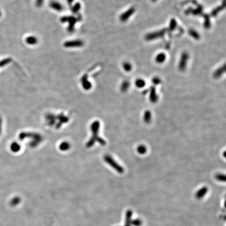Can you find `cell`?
Returning a JSON list of instances; mask_svg holds the SVG:
<instances>
[{"instance_id":"29","label":"cell","mask_w":226,"mask_h":226,"mask_svg":"<svg viewBox=\"0 0 226 226\" xmlns=\"http://www.w3.org/2000/svg\"><path fill=\"white\" fill-rule=\"evenodd\" d=\"M152 1H156L157 0H152Z\"/></svg>"},{"instance_id":"6","label":"cell","mask_w":226,"mask_h":226,"mask_svg":"<svg viewBox=\"0 0 226 226\" xmlns=\"http://www.w3.org/2000/svg\"><path fill=\"white\" fill-rule=\"evenodd\" d=\"M208 191V187H206V186H204V187L200 189L198 191L196 192V194H195V197H196V199H203V197L205 196L207 194Z\"/></svg>"},{"instance_id":"3","label":"cell","mask_w":226,"mask_h":226,"mask_svg":"<svg viewBox=\"0 0 226 226\" xmlns=\"http://www.w3.org/2000/svg\"><path fill=\"white\" fill-rule=\"evenodd\" d=\"M166 32V30H160V31H157L155 32L150 33L145 36V39L148 40H151L159 38L162 37L163 36H164V35L165 34Z\"/></svg>"},{"instance_id":"14","label":"cell","mask_w":226,"mask_h":226,"mask_svg":"<svg viewBox=\"0 0 226 226\" xmlns=\"http://www.w3.org/2000/svg\"><path fill=\"white\" fill-rule=\"evenodd\" d=\"M135 85L137 88H143L145 86V81L143 79H137L135 82Z\"/></svg>"},{"instance_id":"5","label":"cell","mask_w":226,"mask_h":226,"mask_svg":"<svg viewBox=\"0 0 226 226\" xmlns=\"http://www.w3.org/2000/svg\"><path fill=\"white\" fill-rule=\"evenodd\" d=\"M149 99L151 103H155L158 101L159 97L156 93V90L155 86H152L150 89V95H149Z\"/></svg>"},{"instance_id":"28","label":"cell","mask_w":226,"mask_h":226,"mask_svg":"<svg viewBox=\"0 0 226 226\" xmlns=\"http://www.w3.org/2000/svg\"><path fill=\"white\" fill-rule=\"evenodd\" d=\"M42 1H43V0H38V3H39L42 2Z\"/></svg>"},{"instance_id":"12","label":"cell","mask_w":226,"mask_h":226,"mask_svg":"<svg viewBox=\"0 0 226 226\" xmlns=\"http://www.w3.org/2000/svg\"><path fill=\"white\" fill-rule=\"evenodd\" d=\"M166 59V55H165V53H160L157 55L155 58V61H157V63H163Z\"/></svg>"},{"instance_id":"7","label":"cell","mask_w":226,"mask_h":226,"mask_svg":"<svg viewBox=\"0 0 226 226\" xmlns=\"http://www.w3.org/2000/svg\"><path fill=\"white\" fill-rule=\"evenodd\" d=\"M134 12H135V9L133 8V7L130 8V9L127 10L126 12H125L124 13H123L120 16V20L122 21V22L126 21L128 19H129L130 16H132Z\"/></svg>"},{"instance_id":"21","label":"cell","mask_w":226,"mask_h":226,"mask_svg":"<svg viewBox=\"0 0 226 226\" xmlns=\"http://www.w3.org/2000/svg\"><path fill=\"white\" fill-rule=\"evenodd\" d=\"M123 67H124V69H125V71L127 72L130 71L132 69V65L130 63H125L123 65Z\"/></svg>"},{"instance_id":"20","label":"cell","mask_w":226,"mask_h":226,"mask_svg":"<svg viewBox=\"0 0 226 226\" xmlns=\"http://www.w3.org/2000/svg\"><path fill=\"white\" fill-rule=\"evenodd\" d=\"M132 226H141L142 225V222L140 219H136L132 220Z\"/></svg>"},{"instance_id":"25","label":"cell","mask_w":226,"mask_h":226,"mask_svg":"<svg viewBox=\"0 0 226 226\" xmlns=\"http://www.w3.org/2000/svg\"><path fill=\"white\" fill-rule=\"evenodd\" d=\"M222 9V7H219L218 8H217L216 9H214L212 12V16H215L217 15V13Z\"/></svg>"},{"instance_id":"2","label":"cell","mask_w":226,"mask_h":226,"mask_svg":"<svg viewBox=\"0 0 226 226\" xmlns=\"http://www.w3.org/2000/svg\"><path fill=\"white\" fill-rule=\"evenodd\" d=\"M104 161L106 162L107 163L109 164L116 171H117L118 173H120V174L124 173V168L118 163L117 162H116L115 160L114 159L111 155H105L104 156Z\"/></svg>"},{"instance_id":"11","label":"cell","mask_w":226,"mask_h":226,"mask_svg":"<svg viewBox=\"0 0 226 226\" xmlns=\"http://www.w3.org/2000/svg\"><path fill=\"white\" fill-rule=\"evenodd\" d=\"M11 150L12 152H17L21 149V146L19 145V143H16V142H13L10 146Z\"/></svg>"},{"instance_id":"17","label":"cell","mask_w":226,"mask_h":226,"mask_svg":"<svg viewBox=\"0 0 226 226\" xmlns=\"http://www.w3.org/2000/svg\"><path fill=\"white\" fill-rule=\"evenodd\" d=\"M189 35L191 36V37H193L195 39H199L200 36L198 34V32H196L195 30H191L189 31Z\"/></svg>"},{"instance_id":"10","label":"cell","mask_w":226,"mask_h":226,"mask_svg":"<svg viewBox=\"0 0 226 226\" xmlns=\"http://www.w3.org/2000/svg\"><path fill=\"white\" fill-rule=\"evenodd\" d=\"M225 72V65H224L223 67H220L218 69H217L214 72V78H219L222 76Z\"/></svg>"},{"instance_id":"18","label":"cell","mask_w":226,"mask_h":226,"mask_svg":"<svg viewBox=\"0 0 226 226\" xmlns=\"http://www.w3.org/2000/svg\"><path fill=\"white\" fill-rule=\"evenodd\" d=\"M70 148L69 143L67 142H64L61 143L60 145V149L63 151L68 150Z\"/></svg>"},{"instance_id":"8","label":"cell","mask_w":226,"mask_h":226,"mask_svg":"<svg viewBox=\"0 0 226 226\" xmlns=\"http://www.w3.org/2000/svg\"><path fill=\"white\" fill-rule=\"evenodd\" d=\"M132 212L131 210H127L126 214V220L125 225L124 226H132Z\"/></svg>"},{"instance_id":"19","label":"cell","mask_w":226,"mask_h":226,"mask_svg":"<svg viewBox=\"0 0 226 226\" xmlns=\"http://www.w3.org/2000/svg\"><path fill=\"white\" fill-rule=\"evenodd\" d=\"M19 202H20V199L18 197H16L14 199H12L11 201L10 202V205L12 206H15L17 205Z\"/></svg>"},{"instance_id":"13","label":"cell","mask_w":226,"mask_h":226,"mask_svg":"<svg viewBox=\"0 0 226 226\" xmlns=\"http://www.w3.org/2000/svg\"><path fill=\"white\" fill-rule=\"evenodd\" d=\"M137 151L140 155H145V153L147 152V148L145 145H140L138 146L137 148Z\"/></svg>"},{"instance_id":"16","label":"cell","mask_w":226,"mask_h":226,"mask_svg":"<svg viewBox=\"0 0 226 226\" xmlns=\"http://www.w3.org/2000/svg\"><path fill=\"white\" fill-rule=\"evenodd\" d=\"M216 179L220 181V182H225L226 181V176L225 174H222V173H219L217 174L215 176Z\"/></svg>"},{"instance_id":"24","label":"cell","mask_w":226,"mask_h":226,"mask_svg":"<svg viewBox=\"0 0 226 226\" xmlns=\"http://www.w3.org/2000/svg\"><path fill=\"white\" fill-rule=\"evenodd\" d=\"M152 82L155 85L157 86L161 83V80L158 77H155L154 78L152 79Z\"/></svg>"},{"instance_id":"9","label":"cell","mask_w":226,"mask_h":226,"mask_svg":"<svg viewBox=\"0 0 226 226\" xmlns=\"http://www.w3.org/2000/svg\"><path fill=\"white\" fill-rule=\"evenodd\" d=\"M151 119H152V114L151 112L148 110L145 111L143 115V121L146 124H149L151 121Z\"/></svg>"},{"instance_id":"22","label":"cell","mask_w":226,"mask_h":226,"mask_svg":"<svg viewBox=\"0 0 226 226\" xmlns=\"http://www.w3.org/2000/svg\"><path fill=\"white\" fill-rule=\"evenodd\" d=\"M176 22L175 19H171L170 24V30H173L176 28Z\"/></svg>"},{"instance_id":"4","label":"cell","mask_w":226,"mask_h":226,"mask_svg":"<svg viewBox=\"0 0 226 226\" xmlns=\"http://www.w3.org/2000/svg\"><path fill=\"white\" fill-rule=\"evenodd\" d=\"M189 57V55L186 53H182L181 59H180L179 65H178V68H179V69L180 70L183 71L185 69Z\"/></svg>"},{"instance_id":"26","label":"cell","mask_w":226,"mask_h":226,"mask_svg":"<svg viewBox=\"0 0 226 226\" xmlns=\"http://www.w3.org/2000/svg\"><path fill=\"white\" fill-rule=\"evenodd\" d=\"M2 120L1 117H0V135L2 132Z\"/></svg>"},{"instance_id":"1","label":"cell","mask_w":226,"mask_h":226,"mask_svg":"<svg viewBox=\"0 0 226 226\" xmlns=\"http://www.w3.org/2000/svg\"><path fill=\"white\" fill-rule=\"evenodd\" d=\"M99 126H100V124L99 121H95L93 123V124H92L91 129L93 132V137L92 139H91V140L89 141V143L87 144L88 147H91V146L94 145L95 142L96 141L99 142L101 145H106V141L99 136L98 134L99 131Z\"/></svg>"},{"instance_id":"23","label":"cell","mask_w":226,"mask_h":226,"mask_svg":"<svg viewBox=\"0 0 226 226\" xmlns=\"http://www.w3.org/2000/svg\"><path fill=\"white\" fill-rule=\"evenodd\" d=\"M204 25H205V27H206V28H209L210 27V19H209V16H206Z\"/></svg>"},{"instance_id":"27","label":"cell","mask_w":226,"mask_h":226,"mask_svg":"<svg viewBox=\"0 0 226 226\" xmlns=\"http://www.w3.org/2000/svg\"><path fill=\"white\" fill-rule=\"evenodd\" d=\"M226 151H225V152H224V157H225V158H226Z\"/></svg>"},{"instance_id":"15","label":"cell","mask_w":226,"mask_h":226,"mask_svg":"<svg viewBox=\"0 0 226 226\" xmlns=\"http://www.w3.org/2000/svg\"><path fill=\"white\" fill-rule=\"evenodd\" d=\"M130 86V83L129 82L127 81H125L122 82L121 86H120V89L122 92H125L129 88Z\"/></svg>"}]
</instances>
